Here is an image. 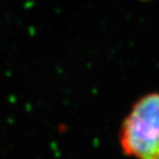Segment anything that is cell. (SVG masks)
<instances>
[{"mask_svg": "<svg viewBox=\"0 0 159 159\" xmlns=\"http://www.w3.org/2000/svg\"><path fill=\"white\" fill-rule=\"evenodd\" d=\"M119 139L126 156L159 159V93L136 100L121 125Z\"/></svg>", "mask_w": 159, "mask_h": 159, "instance_id": "1", "label": "cell"}]
</instances>
